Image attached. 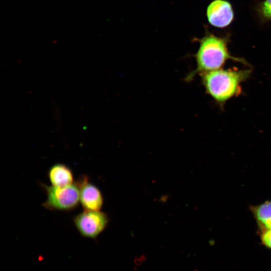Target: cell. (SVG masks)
<instances>
[{
  "label": "cell",
  "mask_w": 271,
  "mask_h": 271,
  "mask_svg": "<svg viewBox=\"0 0 271 271\" xmlns=\"http://www.w3.org/2000/svg\"><path fill=\"white\" fill-rule=\"evenodd\" d=\"M251 70L222 68L200 74L206 92L223 104L241 92V84L248 79Z\"/></svg>",
  "instance_id": "obj_1"
},
{
  "label": "cell",
  "mask_w": 271,
  "mask_h": 271,
  "mask_svg": "<svg viewBox=\"0 0 271 271\" xmlns=\"http://www.w3.org/2000/svg\"><path fill=\"white\" fill-rule=\"evenodd\" d=\"M228 37H221L209 34L200 40V45L196 55V68L188 76L192 79L197 73L220 69L229 59L246 64L242 58L232 56L228 49Z\"/></svg>",
  "instance_id": "obj_2"
},
{
  "label": "cell",
  "mask_w": 271,
  "mask_h": 271,
  "mask_svg": "<svg viewBox=\"0 0 271 271\" xmlns=\"http://www.w3.org/2000/svg\"><path fill=\"white\" fill-rule=\"evenodd\" d=\"M42 185L46 194V199L42 204L44 208L51 211H70L79 205V190L76 181L63 187Z\"/></svg>",
  "instance_id": "obj_3"
},
{
  "label": "cell",
  "mask_w": 271,
  "mask_h": 271,
  "mask_svg": "<svg viewBox=\"0 0 271 271\" xmlns=\"http://www.w3.org/2000/svg\"><path fill=\"white\" fill-rule=\"evenodd\" d=\"M73 222L82 236L95 239L106 227L108 217L100 210H84L73 217Z\"/></svg>",
  "instance_id": "obj_4"
},
{
  "label": "cell",
  "mask_w": 271,
  "mask_h": 271,
  "mask_svg": "<svg viewBox=\"0 0 271 271\" xmlns=\"http://www.w3.org/2000/svg\"><path fill=\"white\" fill-rule=\"evenodd\" d=\"M76 182L79 190L80 203L84 210H100L103 198L100 189L85 175L80 176Z\"/></svg>",
  "instance_id": "obj_5"
},
{
  "label": "cell",
  "mask_w": 271,
  "mask_h": 271,
  "mask_svg": "<svg viewBox=\"0 0 271 271\" xmlns=\"http://www.w3.org/2000/svg\"><path fill=\"white\" fill-rule=\"evenodd\" d=\"M206 15L209 23L220 28L228 26L234 18L232 7L226 0L212 1L207 7Z\"/></svg>",
  "instance_id": "obj_6"
},
{
  "label": "cell",
  "mask_w": 271,
  "mask_h": 271,
  "mask_svg": "<svg viewBox=\"0 0 271 271\" xmlns=\"http://www.w3.org/2000/svg\"><path fill=\"white\" fill-rule=\"evenodd\" d=\"M48 176L51 185L53 186L63 187L74 183L72 170L63 163L52 165L48 170Z\"/></svg>",
  "instance_id": "obj_7"
},
{
  "label": "cell",
  "mask_w": 271,
  "mask_h": 271,
  "mask_svg": "<svg viewBox=\"0 0 271 271\" xmlns=\"http://www.w3.org/2000/svg\"><path fill=\"white\" fill-rule=\"evenodd\" d=\"M249 209L255 219L259 232L271 229V200L259 205L250 206Z\"/></svg>",
  "instance_id": "obj_8"
},
{
  "label": "cell",
  "mask_w": 271,
  "mask_h": 271,
  "mask_svg": "<svg viewBox=\"0 0 271 271\" xmlns=\"http://www.w3.org/2000/svg\"><path fill=\"white\" fill-rule=\"evenodd\" d=\"M258 12L265 20H271V0H264L258 7Z\"/></svg>",
  "instance_id": "obj_9"
},
{
  "label": "cell",
  "mask_w": 271,
  "mask_h": 271,
  "mask_svg": "<svg viewBox=\"0 0 271 271\" xmlns=\"http://www.w3.org/2000/svg\"><path fill=\"white\" fill-rule=\"evenodd\" d=\"M260 238L262 243L271 249V229L260 231Z\"/></svg>",
  "instance_id": "obj_10"
}]
</instances>
